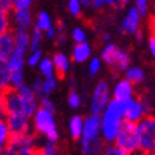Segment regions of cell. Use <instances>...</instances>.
<instances>
[{
    "mask_svg": "<svg viewBox=\"0 0 155 155\" xmlns=\"http://www.w3.org/2000/svg\"><path fill=\"white\" fill-rule=\"evenodd\" d=\"M80 148L84 155H101L105 143L101 130V115L91 113L84 117V130L80 138Z\"/></svg>",
    "mask_w": 155,
    "mask_h": 155,
    "instance_id": "obj_1",
    "label": "cell"
},
{
    "mask_svg": "<svg viewBox=\"0 0 155 155\" xmlns=\"http://www.w3.org/2000/svg\"><path fill=\"white\" fill-rule=\"evenodd\" d=\"M123 122H124V105L122 101L112 98L105 110L101 113L102 138L106 144H112L115 141Z\"/></svg>",
    "mask_w": 155,
    "mask_h": 155,
    "instance_id": "obj_2",
    "label": "cell"
},
{
    "mask_svg": "<svg viewBox=\"0 0 155 155\" xmlns=\"http://www.w3.org/2000/svg\"><path fill=\"white\" fill-rule=\"evenodd\" d=\"M32 127L35 133L45 137V140L53 141V143L59 141V129L54 120V113L39 106L35 115L32 116Z\"/></svg>",
    "mask_w": 155,
    "mask_h": 155,
    "instance_id": "obj_3",
    "label": "cell"
},
{
    "mask_svg": "<svg viewBox=\"0 0 155 155\" xmlns=\"http://www.w3.org/2000/svg\"><path fill=\"white\" fill-rule=\"evenodd\" d=\"M101 59L113 71L124 73L131 66V58L124 49L119 48L116 43H106L101 51Z\"/></svg>",
    "mask_w": 155,
    "mask_h": 155,
    "instance_id": "obj_4",
    "label": "cell"
},
{
    "mask_svg": "<svg viewBox=\"0 0 155 155\" xmlns=\"http://www.w3.org/2000/svg\"><path fill=\"white\" fill-rule=\"evenodd\" d=\"M39 150L38 138L32 133L24 136H11L4 147L3 155H36Z\"/></svg>",
    "mask_w": 155,
    "mask_h": 155,
    "instance_id": "obj_5",
    "label": "cell"
},
{
    "mask_svg": "<svg viewBox=\"0 0 155 155\" xmlns=\"http://www.w3.org/2000/svg\"><path fill=\"white\" fill-rule=\"evenodd\" d=\"M113 144H116L123 151H126L129 155L140 151L138 145V134H137V123L126 120L122 123L117 136H116Z\"/></svg>",
    "mask_w": 155,
    "mask_h": 155,
    "instance_id": "obj_6",
    "label": "cell"
},
{
    "mask_svg": "<svg viewBox=\"0 0 155 155\" xmlns=\"http://www.w3.org/2000/svg\"><path fill=\"white\" fill-rule=\"evenodd\" d=\"M137 134L140 151L151 154L155 150V115L148 113L137 122Z\"/></svg>",
    "mask_w": 155,
    "mask_h": 155,
    "instance_id": "obj_7",
    "label": "cell"
},
{
    "mask_svg": "<svg viewBox=\"0 0 155 155\" xmlns=\"http://www.w3.org/2000/svg\"><path fill=\"white\" fill-rule=\"evenodd\" d=\"M124 105V119L130 122H140L145 115L151 113V102L147 98H130L123 101Z\"/></svg>",
    "mask_w": 155,
    "mask_h": 155,
    "instance_id": "obj_8",
    "label": "cell"
},
{
    "mask_svg": "<svg viewBox=\"0 0 155 155\" xmlns=\"http://www.w3.org/2000/svg\"><path fill=\"white\" fill-rule=\"evenodd\" d=\"M110 99H112L110 98V87H109L108 81H105V80L98 81L94 88V92H92V97H91V113L101 115L105 110V108L108 106Z\"/></svg>",
    "mask_w": 155,
    "mask_h": 155,
    "instance_id": "obj_9",
    "label": "cell"
},
{
    "mask_svg": "<svg viewBox=\"0 0 155 155\" xmlns=\"http://www.w3.org/2000/svg\"><path fill=\"white\" fill-rule=\"evenodd\" d=\"M141 18H143V15L140 14V11H138V8L136 7V6L130 7L129 10H127L124 18H123L122 22H120L117 31H119L120 34H124V35H133L134 36L138 31H140Z\"/></svg>",
    "mask_w": 155,
    "mask_h": 155,
    "instance_id": "obj_10",
    "label": "cell"
},
{
    "mask_svg": "<svg viewBox=\"0 0 155 155\" xmlns=\"http://www.w3.org/2000/svg\"><path fill=\"white\" fill-rule=\"evenodd\" d=\"M18 94L21 97V102H22V109H24V113H25L28 117L32 119V116L35 115V112L39 108V97L35 94V91L32 90L31 85H24L20 88Z\"/></svg>",
    "mask_w": 155,
    "mask_h": 155,
    "instance_id": "obj_11",
    "label": "cell"
},
{
    "mask_svg": "<svg viewBox=\"0 0 155 155\" xmlns=\"http://www.w3.org/2000/svg\"><path fill=\"white\" fill-rule=\"evenodd\" d=\"M8 126H10L11 134L13 136H24V134L31 133V117L22 115V113H15V115H6Z\"/></svg>",
    "mask_w": 155,
    "mask_h": 155,
    "instance_id": "obj_12",
    "label": "cell"
},
{
    "mask_svg": "<svg viewBox=\"0 0 155 155\" xmlns=\"http://www.w3.org/2000/svg\"><path fill=\"white\" fill-rule=\"evenodd\" d=\"M4 106H6V115H15V113L25 115L22 109L21 97L17 90H8L4 92Z\"/></svg>",
    "mask_w": 155,
    "mask_h": 155,
    "instance_id": "obj_13",
    "label": "cell"
},
{
    "mask_svg": "<svg viewBox=\"0 0 155 155\" xmlns=\"http://www.w3.org/2000/svg\"><path fill=\"white\" fill-rule=\"evenodd\" d=\"M134 97V84L127 78H122L115 84L112 90V98L117 101H127Z\"/></svg>",
    "mask_w": 155,
    "mask_h": 155,
    "instance_id": "obj_14",
    "label": "cell"
},
{
    "mask_svg": "<svg viewBox=\"0 0 155 155\" xmlns=\"http://www.w3.org/2000/svg\"><path fill=\"white\" fill-rule=\"evenodd\" d=\"M13 25H14L15 28L31 31L34 27L31 8H18V10L13 11Z\"/></svg>",
    "mask_w": 155,
    "mask_h": 155,
    "instance_id": "obj_15",
    "label": "cell"
},
{
    "mask_svg": "<svg viewBox=\"0 0 155 155\" xmlns=\"http://www.w3.org/2000/svg\"><path fill=\"white\" fill-rule=\"evenodd\" d=\"M54 63V69H56V76L58 78L63 80L70 70V58L63 52H58L52 56Z\"/></svg>",
    "mask_w": 155,
    "mask_h": 155,
    "instance_id": "obj_16",
    "label": "cell"
},
{
    "mask_svg": "<svg viewBox=\"0 0 155 155\" xmlns=\"http://www.w3.org/2000/svg\"><path fill=\"white\" fill-rule=\"evenodd\" d=\"M91 53H92V49L88 42L76 43V46L73 48L71 52V60L74 63H85L91 58Z\"/></svg>",
    "mask_w": 155,
    "mask_h": 155,
    "instance_id": "obj_17",
    "label": "cell"
},
{
    "mask_svg": "<svg viewBox=\"0 0 155 155\" xmlns=\"http://www.w3.org/2000/svg\"><path fill=\"white\" fill-rule=\"evenodd\" d=\"M14 49V34L13 31L0 35V61L7 60Z\"/></svg>",
    "mask_w": 155,
    "mask_h": 155,
    "instance_id": "obj_18",
    "label": "cell"
},
{
    "mask_svg": "<svg viewBox=\"0 0 155 155\" xmlns=\"http://www.w3.org/2000/svg\"><path fill=\"white\" fill-rule=\"evenodd\" d=\"M13 34H14V46L20 48L22 51L29 52V46H31V34H29V31L21 28H14Z\"/></svg>",
    "mask_w": 155,
    "mask_h": 155,
    "instance_id": "obj_19",
    "label": "cell"
},
{
    "mask_svg": "<svg viewBox=\"0 0 155 155\" xmlns=\"http://www.w3.org/2000/svg\"><path fill=\"white\" fill-rule=\"evenodd\" d=\"M84 130V117L80 115H74L71 119L69 120V131L70 136L74 141H80L81 134Z\"/></svg>",
    "mask_w": 155,
    "mask_h": 155,
    "instance_id": "obj_20",
    "label": "cell"
},
{
    "mask_svg": "<svg viewBox=\"0 0 155 155\" xmlns=\"http://www.w3.org/2000/svg\"><path fill=\"white\" fill-rule=\"evenodd\" d=\"M11 90V71L7 60L0 61V92Z\"/></svg>",
    "mask_w": 155,
    "mask_h": 155,
    "instance_id": "obj_21",
    "label": "cell"
},
{
    "mask_svg": "<svg viewBox=\"0 0 155 155\" xmlns=\"http://www.w3.org/2000/svg\"><path fill=\"white\" fill-rule=\"evenodd\" d=\"M124 78H127L136 85V84H141L145 80V73L138 66H130L124 71Z\"/></svg>",
    "mask_w": 155,
    "mask_h": 155,
    "instance_id": "obj_22",
    "label": "cell"
},
{
    "mask_svg": "<svg viewBox=\"0 0 155 155\" xmlns=\"http://www.w3.org/2000/svg\"><path fill=\"white\" fill-rule=\"evenodd\" d=\"M38 69L43 78H51V77L56 76V69H54V63L52 58H43L38 64Z\"/></svg>",
    "mask_w": 155,
    "mask_h": 155,
    "instance_id": "obj_23",
    "label": "cell"
},
{
    "mask_svg": "<svg viewBox=\"0 0 155 155\" xmlns=\"http://www.w3.org/2000/svg\"><path fill=\"white\" fill-rule=\"evenodd\" d=\"M34 27L39 28L43 32H46L51 27H53V22H52V18H51V15H49V13H48V11H43V10L39 11L35 18V21H34Z\"/></svg>",
    "mask_w": 155,
    "mask_h": 155,
    "instance_id": "obj_24",
    "label": "cell"
},
{
    "mask_svg": "<svg viewBox=\"0 0 155 155\" xmlns=\"http://www.w3.org/2000/svg\"><path fill=\"white\" fill-rule=\"evenodd\" d=\"M56 25V38H54V43L58 46H63L67 41V27L63 22V20H58Z\"/></svg>",
    "mask_w": 155,
    "mask_h": 155,
    "instance_id": "obj_25",
    "label": "cell"
},
{
    "mask_svg": "<svg viewBox=\"0 0 155 155\" xmlns=\"http://www.w3.org/2000/svg\"><path fill=\"white\" fill-rule=\"evenodd\" d=\"M31 34V46H29V51H36V49H41V45H42L43 41V31H41L39 28L32 27V29L29 31Z\"/></svg>",
    "mask_w": 155,
    "mask_h": 155,
    "instance_id": "obj_26",
    "label": "cell"
},
{
    "mask_svg": "<svg viewBox=\"0 0 155 155\" xmlns=\"http://www.w3.org/2000/svg\"><path fill=\"white\" fill-rule=\"evenodd\" d=\"M11 130L8 126L6 117H0V144H7L8 140L11 138Z\"/></svg>",
    "mask_w": 155,
    "mask_h": 155,
    "instance_id": "obj_27",
    "label": "cell"
},
{
    "mask_svg": "<svg viewBox=\"0 0 155 155\" xmlns=\"http://www.w3.org/2000/svg\"><path fill=\"white\" fill-rule=\"evenodd\" d=\"M11 27H13V24H11V20H10V14L0 8V35L13 31Z\"/></svg>",
    "mask_w": 155,
    "mask_h": 155,
    "instance_id": "obj_28",
    "label": "cell"
},
{
    "mask_svg": "<svg viewBox=\"0 0 155 155\" xmlns=\"http://www.w3.org/2000/svg\"><path fill=\"white\" fill-rule=\"evenodd\" d=\"M67 104H69V106L71 109H74V110H77V109L83 105V98L77 92V90H70L69 95H67Z\"/></svg>",
    "mask_w": 155,
    "mask_h": 155,
    "instance_id": "obj_29",
    "label": "cell"
},
{
    "mask_svg": "<svg viewBox=\"0 0 155 155\" xmlns=\"http://www.w3.org/2000/svg\"><path fill=\"white\" fill-rule=\"evenodd\" d=\"M43 59V53L41 49H36V51H29L27 54V64L29 67H36V66L41 63V60Z\"/></svg>",
    "mask_w": 155,
    "mask_h": 155,
    "instance_id": "obj_30",
    "label": "cell"
},
{
    "mask_svg": "<svg viewBox=\"0 0 155 155\" xmlns=\"http://www.w3.org/2000/svg\"><path fill=\"white\" fill-rule=\"evenodd\" d=\"M102 59L101 58H91L90 61H88V74L91 77H95L99 74L102 69Z\"/></svg>",
    "mask_w": 155,
    "mask_h": 155,
    "instance_id": "obj_31",
    "label": "cell"
},
{
    "mask_svg": "<svg viewBox=\"0 0 155 155\" xmlns=\"http://www.w3.org/2000/svg\"><path fill=\"white\" fill-rule=\"evenodd\" d=\"M83 4L81 0H67V10L73 17H81L83 14Z\"/></svg>",
    "mask_w": 155,
    "mask_h": 155,
    "instance_id": "obj_32",
    "label": "cell"
},
{
    "mask_svg": "<svg viewBox=\"0 0 155 155\" xmlns=\"http://www.w3.org/2000/svg\"><path fill=\"white\" fill-rule=\"evenodd\" d=\"M25 84L24 71H11V90H20Z\"/></svg>",
    "mask_w": 155,
    "mask_h": 155,
    "instance_id": "obj_33",
    "label": "cell"
},
{
    "mask_svg": "<svg viewBox=\"0 0 155 155\" xmlns=\"http://www.w3.org/2000/svg\"><path fill=\"white\" fill-rule=\"evenodd\" d=\"M58 81H59V78L56 76L51 77V78H43V91H45V95H51L53 91L58 90Z\"/></svg>",
    "mask_w": 155,
    "mask_h": 155,
    "instance_id": "obj_34",
    "label": "cell"
},
{
    "mask_svg": "<svg viewBox=\"0 0 155 155\" xmlns=\"http://www.w3.org/2000/svg\"><path fill=\"white\" fill-rule=\"evenodd\" d=\"M101 155H129V154L112 143V144H105L104 151H102Z\"/></svg>",
    "mask_w": 155,
    "mask_h": 155,
    "instance_id": "obj_35",
    "label": "cell"
},
{
    "mask_svg": "<svg viewBox=\"0 0 155 155\" xmlns=\"http://www.w3.org/2000/svg\"><path fill=\"white\" fill-rule=\"evenodd\" d=\"M71 38H73V41H74V43L87 42V32H85V29L81 28V27H76V28L71 31Z\"/></svg>",
    "mask_w": 155,
    "mask_h": 155,
    "instance_id": "obj_36",
    "label": "cell"
},
{
    "mask_svg": "<svg viewBox=\"0 0 155 155\" xmlns=\"http://www.w3.org/2000/svg\"><path fill=\"white\" fill-rule=\"evenodd\" d=\"M134 6L138 8L143 17H147L148 8H150V0H134Z\"/></svg>",
    "mask_w": 155,
    "mask_h": 155,
    "instance_id": "obj_37",
    "label": "cell"
},
{
    "mask_svg": "<svg viewBox=\"0 0 155 155\" xmlns=\"http://www.w3.org/2000/svg\"><path fill=\"white\" fill-rule=\"evenodd\" d=\"M39 106L43 109H46V110H49V112L54 113V104L49 99V95H45V97L39 98Z\"/></svg>",
    "mask_w": 155,
    "mask_h": 155,
    "instance_id": "obj_38",
    "label": "cell"
},
{
    "mask_svg": "<svg viewBox=\"0 0 155 155\" xmlns=\"http://www.w3.org/2000/svg\"><path fill=\"white\" fill-rule=\"evenodd\" d=\"M32 90L35 91V94L38 95V97H45V91H43V78H35L34 80V83H32Z\"/></svg>",
    "mask_w": 155,
    "mask_h": 155,
    "instance_id": "obj_39",
    "label": "cell"
},
{
    "mask_svg": "<svg viewBox=\"0 0 155 155\" xmlns=\"http://www.w3.org/2000/svg\"><path fill=\"white\" fill-rule=\"evenodd\" d=\"M13 3H14V10H18V8H31L34 0H13Z\"/></svg>",
    "mask_w": 155,
    "mask_h": 155,
    "instance_id": "obj_40",
    "label": "cell"
},
{
    "mask_svg": "<svg viewBox=\"0 0 155 155\" xmlns=\"http://www.w3.org/2000/svg\"><path fill=\"white\" fill-rule=\"evenodd\" d=\"M0 8L4 10L6 13H13L14 11V3H13V0H0Z\"/></svg>",
    "mask_w": 155,
    "mask_h": 155,
    "instance_id": "obj_41",
    "label": "cell"
},
{
    "mask_svg": "<svg viewBox=\"0 0 155 155\" xmlns=\"http://www.w3.org/2000/svg\"><path fill=\"white\" fill-rule=\"evenodd\" d=\"M148 51L151 53L152 59L155 60V34H152V32L150 35V38H148Z\"/></svg>",
    "mask_w": 155,
    "mask_h": 155,
    "instance_id": "obj_42",
    "label": "cell"
},
{
    "mask_svg": "<svg viewBox=\"0 0 155 155\" xmlns=\"http://www.w3.org/2000/svg\"><path fill=\"white\" fill-rule=\"evenodd\" d=\"M0 117H6V106H4V92H0Z\"/></svg>",
    "mask_w": 155,
    "mask_h": 155,
    "instance_id": "obj_43",
    "label": "cell"
},
{
    "mask_svg": "<svg viewBox=\"0 0 155 155\" xmlns=\"http://www.w3.org/2000/svg\"><path fill=\"white\" fill-rule=\"evenodd\" d=\"M45 35H46L48 39L54 41V38H56V25L51 27V28H49V29L46 31V32H45Z\"/></svg>",
    "mask_w": 155,
    "mask_h": 155,
    "instance_id": "obj_44",
    "label": "cell"
},
{
    "mask_svg": "<svg viewBox=\"0 0 155 155\" xmlns=\"http://www.w3.org/2000/svg\"><path fill=\"white\" fill-rule=\"evenodd\" d=\"M104 2L108 7H119V2L117 0H104Z\"/></svg>",
    "mask_w": 155,
    "mask_h": 155,
    "instance_id": "obj_45",
    "label": "cell"
},
{
    "mask_svg": "<svg viewBox=\"0 0 155 155\" xmlns=\"http://www.w3.org/2000/svg\"><path fill=\"white\" fill-rule=\"evenodd\" d=\"M102 42L106 45V43H110L112 42V36H110V34H108V32H105V34H102Z\"/></svg>",
    "mask_w": 155,
    "mask_h": 155,
    "instance_id": "obj_46",
    "label": "cell"
},
{
    "mask_svg": "<svg viewBox=\"0 0 155 155\" xmlns=\"http://www.w3.org/2000/svg\"><path fill=\"white\" fill-rule=\"evenodd\" d=\"M150 29H151L152 34H155V13L150 18Z\"/></svg>",
    "mask_w": 155,
    "mask_h": 155,
    "instance_id": "obj_47",
    "label": "cell"
},
{
    "mask_svg": "<svg viewBox=\"0 0 155 155\" xmlns=\"http://www.w3.org/2000/svg\"><path fill=\"white\" fill-rule=\"evenodd\" d=\"M36 155H60V154H59V152H54V154H51V152L43 151L42 148L39 147V150H38V152H36Z\"/></svg>",
    "mask_w": 155,
    "mask_h": 155,
    "instance_id": "obj_48",
    "label": "cell"
},
{
    "mask_svg": "<svg viewBox=\"0 0 155 155\" xmlns=\"http://www.w3.org/2000/svg\"><path fill=\"white\" fill-rule=\"evenodd\" d=\"M70 90H77V83H76V78H70Z\"/></svg>",
    "mask_w": 155,
    "mask_h": 155,
    "instance_id": "obj_49",
    "label": "cell"
},
{
    "mask_svg": "<svg viewBox=\"0 0 155 155\" xmlns=\"http://www.w3.org/2000/svg\"><path fill=\"white\" fill-rule=\"evenodd\" d=\"M81 4H83V7H91V4H92V2L91 0H81Z\"/></svg>",
    "mask_w": 155,
    "mask_h": 155,
    "instance_id": "obj_50",
    "label": "cell"
},
{
    "mask_svg": "<svg viewBox=\"0 0 155 155\" xmlns=\"http://www.w3.org/2000/svg\"><path fill=\"white\" fill-rule=\"evenodd\" d=\"M134 36H136V39H137V42H141V41H143V32H141V29H140V31H138V32Z\"/></svg>",
    "mask_w": 155,
    "mask_h": 155,
    "instance_id": "obj_51",
    "label": "cell"
},
{
    "mask_svg": "<svg viewBox=\"0 0 155 155\" xmlns=\"http://www.w3.org/2000/svg\"><path fill=\"white\" fill-rule=\"evenodd\" d=\"M117 2H119V7H120V6H126V4H129L131 0H117Z\"/></svg>",
    "mask_w": 155,
    "mask_h": 155,
    "instance_id": "obj_52",
    "label": "cell"
},
{
    "mask_svg": "<svg viewBox=\"0 0 155 155\" xmlns=\"http://www.w3.org/2000/svg\"><path fill=\"white\" fill-rule=\"evenodd\" d=\"M131 155H150L148 152H144V151H137V152H134V154Z\"/></svg>",
    "mask_w": 155,
    "mask_h": 155,
    "instance_id": "obj_53",
    "label": "cell"
},
{
    "mask_svg": "<svg viewBox=\"0 0 155 155\" xmlns=\"http://www.w3.org/2000/svg\"><path fill=\"white\" fill-rule=\"evenodd\" d=\"M4 147H6L4 144H0V155H3V152H4Z\"/></svg>",
    "mask_w": 155,
    "mask_h": 155,
    "instance_id": "obj_54",
    "label": "cell"
},
{
    "mask_svg": "<svg viewBox=\"0 0 155 155\" xmlns=\"http://www.w3.org/2000/svg\"><path fill=\"white\" fill-rule=\"evenodd\" d=\"M150 155H155V150H154V151H152V152H151V154H150Z\"/></svg>",
    "mask_w": 155,
    "mask_h": 155,
    "instance_id": "obj_55",
    "label": "cell"
},
{
    "mask_svg": "<svg viewBox=\"0 0 155 155\" xmlns=\"http://www.w3.org/2000/svg\"><path fill=\"white\" fill-rule=\"evenodd\" d=\"M91 2H94V0H91Z\"/></svg>",
    "mask_w": 155,
    "mask_h": 155,
    "instance_id": "obj_56",
    "label": "cell"
}]
</instances>
